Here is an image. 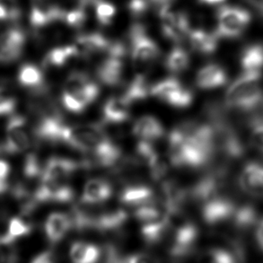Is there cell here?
<instances>
[{"instance_id": "obj_1", "label": "cell", "mask_w": 263, "mask_h": 263, "mask_svg": "<svg viewBox=\"0 0 263 263\" xmlns=\"http://www.w3.org/2000/svg\"><path fill=\"white\" fill-rule=\"evenodd\" d=\"M261 72H242L228 87L224 105L242 112L253 111L263 104Z\"/></svg>"}, {"instance_id": "obj_2", "label": "cell", "mask_w": 263, "mask_h": 263, "mask_svg": "<svg viewBox=\"0 0 263 263\" xmlns=\"http://www.w3.org/2000/svg\"><path fill=\"white\" fill-rule=\"evenodd\" d=\"M130 55L132 63L138 73L145 74L160 56V50L156 42L146 34L141 25H134L130 32Z\"/></svg>"}, {"instance_id": "obj_3", "label": "cell", "mask_w": 263, "mask_h": 263, "mask_svg": "<svg viewBox=\"0 0 263 263\" xmlns=\"http://www.w3.org/2000/svg\"><path fill=\"white\" fill-rule=\"evenodd\" d=\"M217 35L218 38L235 39L242 35L251 22L248 11L226 6L217 11Z\"/></svg>"}, {"instance_id": "obj_4", "label": "cell", "mask_w": 263, "mask_h": 263, "mask_svg": "<svg viewBox=\"0 0 263 263\" xmlns=\"http://www.w3.org/2000/svg\"><path fill=\"white\" fill-rule=\"evenodd\" d=\"M150 96L175 108H187L193 102V93L177 79L168 78L151 86Z\"/></svg>"}, {"instance_id": "obj_5", "label": "cell", "mask_w": 263, "mask_h": 263, "mask_svg": "<svg viewBox=\"0 0 263 263\" xmlns=\"http://www.w3.org/2000/svg\"><path fill=\"white\" fill-rule=\"evenodd\" d=\"M64 92L74 96L86 109L95 103L100 95L99 86L86 72H71L65 81Z\"/></svg>"}, {"instance_id": "obj_6", "label": "cell", "mask_w": 263, "mask_h": 263, "mask_svg": "<svg viewBox=\"0 0 263 263\" xmlns=\"http://www.w3.org/2000/svg\"><path fill=\"white\" fill-rule=\"evenodd\" d=\"M236 208L230 197L219 194L201 204V217L206 224L216 227L232 221Z\"/></svg>"}, {"instance_id": "obj_7", "label": "cell", "mask_w": 263, "mask_h": 263, "mask_svg": "<svg viewBox=\"0 0 263 263\" xmlns=\"http://www.w3.org/2000/svg\"><path fill=\"white\" fill-rule=\"evenodd\" d=\"M199 228L192 222H186L175 229L171 246L168 250L169 256L174 260H183L194 253L199 240Z\"/></svg>"}, {"instance_id": "obj_8", "label": "cell", "mask_w": 263, "mask_h": 263, "mask_svg": "<svg viewBox=\"0 0 263 263\" xmlns=\"http://www.w3.org/2000/svg\"><path fill=\"white\" fill-rule=\"evenodd\" d=\"M161 18V28L164 37L175 43H181L189 32L190 28L189 18L181 12L171 9V7H164L159 10Z\"/></svg>"}, {"instance_id": "obj_9", "label": "cell", "mask_w": 263, "mask_h": 263, "mask_svg": "<svg viewBox=\"0 0 263 263\" xmlns=\"http://www.w3.org/2000/svg\"><path fill=\"white\" fill-rule=\"evenodd\" d=\"M25 118L15 115L9 119L6 130L5 149L9 154H20L28 149L31 139Z\"/></svg>"}, {"instance_id": "obj_10", "label": "cell", "mask_w": 263, "mask_h": 263, "mask_svg": "<svg viewBox=\"0 0 263 263\" xmlns=\"http://www.w3.org/2000/svg\"><path fill=\"white\" fill-rule=\"evenodd\" d=\"M75 197L74 190L65 181H44L41 180L40 184L33 193V199L39 203H58L65 204L71 202Z\"/></svg>"}, {"instance_id": "obj_11", "label": "cell", "mask_w": 263, "mask_h": 263, "mask_svg": "<svg viewBox=\"0 0 263 263\" xmlns=\"http://www.w3.org/2000/svg\"><path fill=\"white\" fill-rule=\"evenodd\" d=\"M25 32L19 28H10L0 34V62L17 61L25 45Z\"/></svg>"}, {"instance_id": "obj_12", "label": "cell", "mask_w": 263, "mask_h": 263, "mask_svg": "<svg viewBox=\"0 0 263 263\" xmlns=\"http://www.w3.org/2000/svg\"><path fill=\"white\" fill-rule=\"evenodd\" d=\"M81 168V162H77L66 157H50L43 166V175L40 180L65 181Z\"/></svg>"}, {"instance_id": "obj_13", "label": "cell", "mask_w": 263, "mask_h": 263, "mask_svg": "<svg viewBox=\"0 0 263 263\" xmlns=\"http://www.w3.org/2000/svg\"><path fill=\"white\" fill-rule=\"evenodd\" d=\"M30 22L34 28H42L58 19H63L64 12L52 0H30Z\"/></svg>"}, {"instance_id": "obj_14", "label": "cell", "mask_w": 263, "mask_h": 263, "mask_svg": "<svg viewBox=\"0 0 263 263\" xmlns=\"http://www.w3.org/2000/svg\"><path fill=\"white\" fill-rule=\"evenodd\" d=\"M123 58L107 54L96 68V77L100 82L107 86H120L124 77Z\"/></svg>"}, {"instance_id": "obj_15", "label": "cell", "mask_w": 263, "mask_h": 263, "mask_svg": "<svg viewBox=\"0 0 263 263\" xmlns=\"http://www.w3.org/2000/svg\"><path fill=\"white\" fill-rule=\"evenodd\" d=\"M239 186L246 194L263 199V164L247 163L239 175Z\"/></svg>"}, {"instance_id": "obj_16", "label": "cell", "mask_w": 263, "mask_h": 263, "mask_svg": "<svg viewBox=\"0 0 263 263\" xmlns=\"http://www.w3.org/2000/svg\"><path fill=\"white\" fill-rule=\"evenodd\" d=\"M114 193V189L109 181L104 179H91L86 181L83 190L80 202L91 206H97L106 202Z\"/></svg>"}, {"instance_id": "obj_17", "label": "cell", "mask_w": 263, "mask_h": 263, "mask_svg": "<svg viewBox=\"0 0 263 263\" xmlns=\"http://www.w3.org/2000/svg\"><path fill=\"white\" fill-rule=\"evenodd\" d=\"M196 86L201 90H214L228 82V75L220 65L210 63L199 69L196 76Z\"/></svg>"}, {"instance_id": "obj_18", "label": "cell", "mask_w": 263, "mask_h": 263, "mask_svg": "<svg viewBox=\"0 0 263 263\" xmlns=\"http://www.w3.org/2000/svg\"><path fill=\"white\" fill-rule=\"evenodd\" d=\"M128 215L123 209L97 210L93 230L110 233L120 230L127 222Z\"/></svg>"}, {"instance_id": "obj_19", "label": "cell", "mask_w": 263, "mask_h": 263, "mask_svg": "<svg viewBox=\"0 0 263 263\" xmlns=\"http://www.w3.org/2000/svg\"><path fill=\"white\" fill-rule=\"evenodd\" d=\"M120 201L125 206H138L155 202V192L153 189L142 184H128L122 189L120 194Z\"/></svg>"}, {"instance_id": "obj_20", "label": "cell", "mask_w": 263, "mask_h": 263, "mask_svg": "<svg viewBox=\"0 0 263 263\" xmlns=\"http://www.w3.org/2000/svg\"><path fill=\"white\" fill-rule=\"evenodd\" d=\"M72 230L71 219L68 214L54 212L49 215L44 224L47 239L51 243H58Z\"/></svg>"}, {"instance_id": "obj_21", "label": "cell", "mask_w": 263, "mask_h": 263, "mask_svg": "<svg viewBox=\"0 0 263 263\" xmlns=\"http://www.w3.org/2000/svg\"><path fill=\"white\" fill-rule=\"evenodd\" d=\"M132 104L122 96H112L103 106V119L105 123L121 124L130 116Z\"/></svg>"}, {"instance_id": "obj_22", "label": "cell", "mask_w": 263, "mask_h": 263, "mask_svg": "<svg viewBox=\"0 0 263 263\" xmlns=\"http://www.w3.org/2000/svg\"><path fill=\"white\" fill-rule=\"evenodd\" d=\"M132 132L139 140L153 142L164 137V128L157 118L151 115H145L136 121L133 125Z\"/></svg>"}, {"instance_id": "obj_23", "label": "cell", "mask_w": 263, "mask_h": 263, "mask_svg": "<svg viewBox=\"0 0 263 263\" xmlns=\"http://www.w3.org/2000/svg\"><path fill=\"white\" fill-rule=\"evenodd\" d=\"M172 217L165 214L157 220L141 226L140 233L144 242L148 246H155L164 240L171 228Z\"/></svg>"}, {"instance_id": "obj_24", "label": "cell", "mask_w": 263, "mask_h": 263, "mask_svg": "<svg viewBox=\"0 0 263 263\" xmlns=\"http://www.w3.org/2000/svg\"><path fill=\"white\" fill-rule=\"evenodd\" d=\"M110 43L109 40L100 33H89L78 37L75 46L81 57L89 58L102 52L106 53Z\"/></svg>"}, {"instance_id": "obj_25", "label": "cell", "mask_w": 263, "mask_h": 263, "mask_svg": "<svg viewBox=\"0 0 263 263\" xmlns=\"http://www.w3.org/2000/svg\"><path fill=\"white\" fill-rule=\"evenodd\" d=\"M18 81L22 86L38 95H45L48 91L43 71L35 65H23L18 73Z\"/></svg>"}, {"instance_id": "obj_26", "label": "cell", "mask_w": 263, "mask_h": 263, "mask_svg": "<svg viewBox=\"0 0 263 263\" xmlns=\"http://www.w3.org/2000/svg\"><path fill=\"white\" fill-rule=\"evenodd\" d=\"M188 37L192 50L196 52L209 55L217 50L218 41L217 33H210L201 29H196L190 31Z\"/></svg>"}, {"instance_id": "obj_27", "label": "cell", "mask_w": 263, "mask_h": 263, "mask_svg": "<svg viewBox=\"0 0 263 263\" xmlns=\"http://www.w3.org/2000/svg\"><path fill=\"white\" fill-rule=\"evenodd\" d=\"M103 252L99 246L86 242H75L69 250L72 263H98Z\"/></svg>"}, {"instance_id": "obj_28", "label": "cell", "mask_w": 263, "mask_h": 263, "mask_svg": "<svg viewBox=\"0 0 263 263\" xmlns=\"http://www.w3.org/2000/svg\"><path fill=\"white\" fill-rule=\"evenodd\" d=\"M81 57L78 48L74 45L57 47L50 50L44 59L45 68H63L70 61Z\"/></svg>"}, {"instance_id": "obj_29", "label": "cell", "mask_w": 263, "mask_h": 263, "mask_svg": "<svg viewBox=\"0 0 263 263\" xmlns=\"http://www.w3.org/2000/svg\"><path fill=\"white\" fill-rule=\"evenodd\" d=\"M200 263H243V253L238 246L234 251L223 248H211L200 257Z\"/></svg>"}, {"instance_id": "obj_30", "label": "cell", "mask_w": 263, "mask_h": 263, "mask_svg": "<svg viewBox=\"0 0 263 263\" xmlns=\"http://www.w3.org/2000/svg\"><path fill=\"white\" fill-rule=\"evenodd\" d=\"M242 72H261L263 69V45L252 44L246 47L240 55Z\"/></svg>"}, {"instance_id": "obj_31", "label": "cell", "mask_w": 263, "mask_h": 263, "mask_svg": "<svg viewBox=\"0 0 263 263\" xmlns=\"http://www.w3.org/2000/svg\"><path fill=\"white\" fill-rule=\"evenodd\" d=\"M150 90L151 86L148 85L145 74L138 73L126 86L121 96L130 104H133L136 102L146 99L147 96H150Z\"/></svg>"}, {"instance_id": "obj_32", "label": "cell", "mask_w": 263, "mask_h": 263, "mask_svg": "<svg viewBox=\"0 0 263 263\" xmlns=\"http://www.w3.org/2000/svg\"><path fill=\"white\" fill-rule=\"evenodd\" d=\"M259 220V213L253 204H242L236 208L232 223L240 231H247Z\"/></svg>"}, {"instance_id": "obj_33", "label": "cell", "mask_w": 263, "mask_h": 263, "mask_svg": "<svg viewBox=\"0 0 263 263\" xmlns=\"http://www.w3.org/2000/svg\"><path fill=\"white\" fill-rule=\"evenodd\" d=\"M191 63L188 52L181 47H175L165 60V68L173 74H181L187 70Z\"/></svg>"}, {"instance_id": "obj_34", "label": "cell", "mask_w": 263, "mask_h": 263, "mask_svg": "<svg viewBox=\"0 0 263 263\" xmlns=\"http://www.w3.org/2000/svg\"><path fill=\"white\" fill-rule=\"evenodd\" d=\"M250 143L251 145L263 154V117L257 115L249 120Z\"/></svg>"}, {"instance_id": "obj_35", "label": "cell", "mask_w": 263, "mask_h": 263, "mask_svg": "<svg viewBox=\"0 0 263 263\" xmlns=\"http://www.w3.org/2000/svg\"><path fill=\"white\" fill-rule=\"evenodd\" d=\"M21 14L17 0H0V22L17 21Z\"/></svg>"}, {"instance_id": "obj_36", "label": "cell", "mask_w": 263, "mask_h": 263, "mask_svg": "<svg viewBox=\"0 0 263 263\" xmlns=\"http://www.w3.org/2000/svg\"><path fill=\"white\" fill-rule=\"evenodd\" d=\"M14 242L7 235L0 237V263H18L17 250Z\"/></svg>"}, {"instance_id": "obj_37", "label": "cell", "mask_w": 263, "mask_h": 263, "mask_svg": "<svg viewBox=\"0 0 263 263\" xmlns=\"http://www.w3.org/2000/svg\"><path fill=\"white\" fill-rule=\"evenodd\" d=\"M32 224L21 217H13L9 222L7 236L12 240H17L28 235L32 232Z\"/></svg>"}, {"instance_id": "obj_38", "label": "cell", "mask_w": 263, "mask_h": 263, "mask_svg": "<svg viewBox=\"0 0 263 263\" xmlns=\"http://www.w3.org/2000/svg\"><path fill=\"white\" fill-rule=\"evenodd\" d=\"M96 14L101 25H109L116 14V8L110 2L99 0L96 3Z\"/></svg>"}, {"instance_id": "obj_39", "label": "cell", "mask_w": 263, "mask_h": 263, "mask_svg": "<svg viewBox=\"0 0 263 263\" xmlns=\"http://www.w3.org/2000/svg\"><path fill=\"white\" fill-rule=\"evenodd\" d=\"M43 167L41 166L39 159L34 154L28 155L25 160L24 166V174L25 177L28 179H36L40 178L43 175Z\"/></svg>"}, {"instance_id": "obj_40", "label": "cell", "mask_w": 263, "mask_h": 263, "mask_svg": "<svg viewBox=\"0 0 263 263\" xmlns=\"http://www.w3.org/2000/svg\"><path fill=\"white\" fill-rule=\"evenodd\" d=\"M15 105L16 100L10 90L0 86V116L11 114Z\"/></svg>"}, {"instance_id": "obj_41", "label": "cell", "mask_w": 263, "mask_h": 263, "mask_svg": "<svg viewBox=\"0 0 263 263\" xmlns=\"http://www.w3.org/2000/svg\"><path fill=\"white\" fill-rule=\"evenodd\" d=\"M86 13L83 8H76L74 10L69 11L67 14L64 13L65 22L68 24L69 26L74 27V28H79L81 27L84 23L86 21Z\"/></svg>"}, {"instance_id": "obj_42", "label": "cell", "mask_w": 263, "mask_h": 263, "mask_svg": "<svg viewBox=\"0 0 263 263\" xmlns=\"http://www.w3.org/2000/svg\"><path fill=\"white\" fill-rule=\"evenodd\" d=\"M10 175V165L6 161L0 160V194L7 190L8 177Z\"/></svg>"}, {"instance_id": "obj_43", "label": "cell", "mask_w": 263, "mask_h": 263, "mask_svg": "<svg viewBox=\"0 0 263 263\" xmlns=\"http://www.w3.org/2000/svg\"><path fill=\"white\" fill-rule=\"evenodd\" d=\"M124 263H155V260L149 254L139 253L124 257Z\"/></svg>"}, {"instance_id": "obj_44", "label": "cell", "mask_w": 263, "mask_h": 263, "mask_svg": "<svg viewBox=\"0 0 263 263\" xmlns=\"http://www.w3.org/2000/svg\"><path fill=\"white\" fill-rule=\"evenodd\" d=\"M31 263H55L53 253L51 252H44L35 257Z\"/></svg>"}, {"instance_id": "obj_45", "label": "cell", "mask_w": 263, "mask_h": 263, "mask_svg": "<svg viewBox=\"0 0 263 263\" xmlns=\"http://www.w3.org/2000/svg\"><path fill=\"white\" fill-rule=\"evenodd\" d=\"M147 1L155 5L159 9H162V8H164V7H170L172 2L174 0H147Z\"/></svg>"}, {"instance_id": "obj_46", "label": "cell", "mask_w": 263, "mask_h": 263, "mask_svg": "<svg viewBox=\"0 0 263 263\" xmlns=\"http://www.w3.org/2000/svg\"><path fill=\"white\" fill-rule=\"evenodd\" d=\"M256 237L257 242H258L259 246L263 251V219L260 221V224L257 228Z\"/></svg>"}, {"instance_id": "obj_47", "label": "cell", "mask_w": 263, "mask_h": 263, "mask_svg": "<svg viewBox=\"0 0 263 263\" xmlns=\"http://www.w3.org/2000/svg\"><path fill=\"white\" fill-rule=\"evenodd\" d=\"M199 1L204 4H208V5H215V4L221 3L224 0H199Z\"/></svg>"}, {"instance_id": "obj_48", "label": "cell", "mask_w": 263, "mask_h": 263, "mask_svg": "<svg viewBox=\"0 0 263 263\" xmlns=\"http://www.w3.org/2000/svg\"><path fill=\"white\" fill-rule=\"evenodd\" d=\"M99 0H79L80 4L82 5L83 7L90 5V4H96V2H98Z\"/></svg>"}]
</instances>
